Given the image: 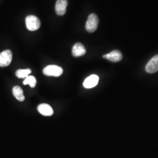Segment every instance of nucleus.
Returning a JSON list of instances; mask_svg holds the SVG:
<instances>
[{
  "instance_id": "obj_4",
  "label": "nucleus",
  "mask_w": 158,
  "mask_h": 158,
  "mask_svg": "<svg viewBox=\"0 0 158 158\" xmlns=\"http://www.w3.org/2000/svg\"><path fill=\"white\" fill-rule=\"evenodd\" d=\"M12 53L10 50H6L0 53V67H6L12 62Z\"/></svg>"
},
{
  "instance_id": "obj_6",
  "label": "nucleus",
  "mask_w": 158,
  "mask_h": 158,
  "mask_svg": "<svg viewBox=\"0 0 158 158\" xmlns=\"http://www.w3.org/2000/svg\"><path fill=\"white\" fill-rule=\"evenodd\" d=\"M102 57L112 62H118L122 60L123 55L120 51L115 50L103 55Z\"/></svg>"
},
{
  "instance_id": "obj_11",
  "label": "nucleus",
  "mask_w": 158,
  "mask_h": 158,
  "mask_svg": "<svg viewBox=\"0 0 158 158\" xmlns=\"http://www.w3.org/2000/svg\"><path fill=\"white\" fill-rule=\"evenodd\" d=\"M13 94L14 97L19 102H23L25 100V96L23 93V90L19 86H15L12 89Z\"/></svg>"
},
{
  "instance_id": "obj_7",
  "label": "nucleus",
  "mask_w": 158,
  "mask_h": 158,
  "mask_svg": "<svg viewBox=\"0 0 158 158\" xmlns=\"http://www.w3.org/2000/svg\"><path fill=\"white\" fill-rule=\"evenodd\" d=\"M68 5V0H57L55 6V11L57 14L59 15H64Z\"/></svg>"
},
{
  "instance_id": "obj_2",
  "label": "nucleus",
  "mask_w": 158,
  "mask_h": 158,
  "mask_svg": "<svg viewBox=\"0 0 158 158\" xmlns=\"http://www.w3.org/2000/svg\"><path fill=\"white\" fill-rule=\"evenodd\" d=\"M27 28L29 31H35L40 27V21L39 18L35 15H29L25 19Z\"/></svg>"
},
{
  "instance_id": "obj_8",
  "label": "nucleus",
  "mask_w": 158,
  "mask_h": 158,
  "mask_svg": "<svg viewBox=\"0 0 158 158\" xmlns=\"http://www.w3.org/2000/svg\"><path fill=\"white\" fill-rule=\"evenodd\" d=\"M99 81V77L96 74H92L85 79L83 86L86 89H91L96 86Z\"/></svg>"
},
{
  "instance_id": "obj_1",
  "label": "nucleus",
  "mask_w": 158,
  "mask_h": 158,
  "mask_svg": "<svg viewBox=\"0 0 158 158\" xmlns=\"http://www.w3.org/2000/svg\"><path fill=\"white\" fill-rule=\"evenodd\" d=\"M98 18L95 14H91L85 23V29L90 33L96 31L98 25Z\"/></svg>"
},
{
  "instance_id": "obj_12",
  "label": "nucleus",
  "mask_w": 158,
  "mask_h": 158,
  "mask_svg": "<svg viewBox=\"0 0 158 158\" xmlns=\"http://www.w3.org/2000/svg\"><path fill=\"white\" fill-rule=\"evenodd\" d=\"M32 71L31 69H19L18 70L15 74L17 76V77L19 79L22 78H26L29 76V74L31 73Z\"/></svg>"
},
{
  "instance_id": "obj_5",
  "label": "nucleus",
  "mask_w": 158,
  "mask_h": 158,
  "mask_svg": "<svg viewBox=\"0 0 158 158\" xmlns=\"http://www.w3.org/2000/svg\"><path fill=\"white\" fill-rule=\"evenodd\" d=\"M146 71L148 73H154L158 71V55H155L148 62L146 66Z\"/></svg>"
},
{
  "instance_id": "obj_3",
  "label": "nucleus",
  "mask_w": 158,
  "mask_h": 158,
  "mask_svg": "<svg viewBox=\"0 0 158 158\" xmlns=\"http://www.w3.org/2000/svg\"><path fill=\"white\" fill-rule=\"evenodd\" d=\"M63 69L56 65H49L44 69L43 73L48 76L59 77L62 74Z\"/></svg>"
},
{
  "instance_id": "obj_9",
  "label": "nucleus",
  "mask_w": 158,
  "mask_h": 158,
  "mask_svg": "<svg viewBox=\"0 0 158 158\" xmlns=\"http://www.w3.org/2000/svg\"><path fill=\"white\" fill-rule=\"evenodd\" d=\"M86 50L84 45L81 43H76L73 46L72 55L74 57H80L85 55Z\"/></svg>"
},
{
  "instance_id": "obj_10",
  "label": "nucleus",
  "mask_w": 158,
  "mask_h": 158,
  "mask_svg": "<svg viewBox=\"0 0 158 158\" xmlns=\"http://www.w3.org/2000/svg\"><path fill=\"white\" fill-rule=\"evenodd\" d=\"M38 110L40 114L45 116H51L53 114L52 108L48 104H40L38 107Z\"/></svg>"
},
{
  "instance_id": "obj_13",
  "label": "nucleus",
  "mask_w": 158,
  "mask_h": 158,
  "mask_svg": "<svg viewBox=\"0 0 158 158\" xmlns=\"http://www.w3.org/2000/svg\"><path fill=\"white\" fill-rule=\"evenodd\" d=\"M23 83L24 85H29L31 86V87L34 88L36 85V80L34 76H28L24 80Z\"/></svg>"
}]
</instances>
